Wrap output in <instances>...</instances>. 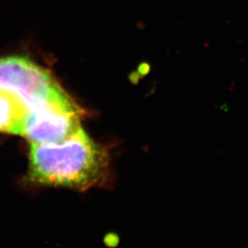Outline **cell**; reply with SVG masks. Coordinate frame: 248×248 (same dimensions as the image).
I'll return each mask as SVG.
<instances>
[{"mask_svg":"<svg viewBox=\"0 0 248 248\" xmlns=\"http://www.w3.org/2000/svg\"><path fill=\"white\" fill-rule=\"evenodd\" d=\"M82 111L65 91L43 107L27 113L18 135L31 144L55 143L66 140L81 129Z\"/></svg>","mask_w":248,"mask_h":248,"instance_id":"3957f363","label":"cell"},{"mask_svg":"<svg viewBox=\"0 0 248 248\" xmlns=\"http://www.w3.org/2000/svg\"><path fill=\"white\" fill-rule=\"evenodd\" d=\"M107 151L81 128L66 140L31 144L29 176L45 186L85 190L105 180Z\"/></svg>","mask_w":248,"mask_h":248,"instance_id":"6da1fadb","label":"cell"},{"mask_svg":"<svg viewBox=\"0 0 248 248\" xmlns=\"http://www.w3.org/2000/svg\"><path fill=\"white\" fill-rule=\"evenodd\" d=\"M28 111L17 98L0 91V133L18 134Z\"/></svg>","mask_w":248,"mask_h":248,"instance_id":"277c9868","label":"cell"},{"mask_svg":"<svg viewBox=\"0 0 248 248\" xmlns=\"http://www.w3.org/2000/svg\"><path fill=\"white\" fill-rule=\"evenodd\" d=\"M0 91L14 96L29 112L44 106L64 90L31 59L8 56L0 58Z\"/></svg>","mask_w":248,"mask_h":248,"instance_id":"7a4b0ae2","label":"cell"}]
</instances>
